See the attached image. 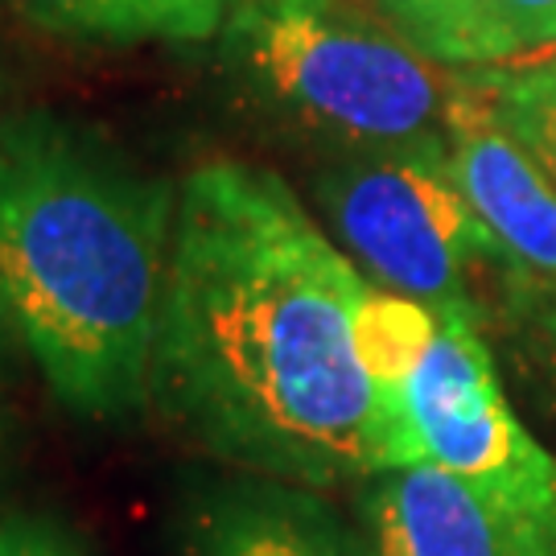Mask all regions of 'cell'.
<instances>
[{"instance_id": "cell-19", "label": "cell", "mask_w": 556, "mask_h": 556, "mask_svg": "<svg viewBox=\"0 0 556 556\" xmlns=\"http://www.w3.org/2000/svg\"><path fill=\"white\" fill-rule=\"evenodd\" d=\"M4 4H9V0H0V9H4Z\"/></svg>"}, {"instance_id": "cell-5", "label": "cell", "mask_w": 556, "mask_h": 556, "mask_svg": "<svg viewBox=\"0 0 556 556\" xmlns=\"http://www.w3.org/2000/svg\"><path fill=\"white\" fill-rule=\"evenodd\" d=\"M376 417L383 470L429 462L495 516L519 556H556V457L511 413L478 326L441 318Z\"/></svg>"}, {"instance_id": "cell-9", "label": "cell", "mask_w": 556, "mask_h": 556, "mask_svg": "<svg viewBox=\"0 0 556 556\" xmlns=\"http://www.w3.org/2000/svg\"><path fill=\"white\" fill-rule=\"evenodd\" d=\"M46 34L83 41H215L227 0H9Z\"/></svg>"}, {"instance_id": "cell-20", "label": "cell", "mask_w": 556, "mask_h": 556, "mask_svg": "<svg viewBox=\"0 0 556 556\" xmlns=\"http://www.w3.org/2000/svg\"><path fill=\"white\" fill-rule=\"evenodd\" d=\"M227 4H236V0H227Z\"/></svg>"}, {"instance_id": "cell-14", "label": "cell", "mask_w": 556, "mask_h": 556, "mask_svg": "<svg viewBox=\"0 0 556 556\" xmlns=\"http://www.w3.org/2000/svg\"><path fill=\"white\" fill-rule=\"evenodd\" d=\"M498 17L519 54L556 46V0H498Z\"/></svg>"}, {"instance_id": "cell-4", "label": "cell", "mask_w": 556, "mask_h": 556, "mask_svg": "<svg viewBox=\"0 0 556 556\" xmlns=\"http://www.w3.org/2000/svg\"><path fill=\"white\" fill-rule=\"evenodd\" d=\"M309 202L363 277L445 321H486L482 280L519 293L528 277L475 215L445 137L318 157Z\"/></svg>"}, {"instance_id": "cell-13", "label": "cell", "mask_w": 556, "mask_h": 556, "mask_svg": "<svg viewBox=\"0 0 556 556\" xmlns=\"http://www.w3.org/2000/svg\"><path fill=\"white\" fill-rule=\"evenodd\" d=\"M0 556H91L83 536L59 516L17 511L0 519Z\"/></svg>"}, {"instance_id": "cell-18", "label": "cell", "mask_w": 556, "mask_h": 556, "mask_svg": "<svg viewBox=\"0 0 556 556\" xmlns=\"http://www.w3.org/2000/svg\"><path fill=\"white\" fill-rule=\"evenodd\" d=\"M367 4H371V9H376V4H379V0H367Z\"/></svg>"}, {"instance_id": "cell-11", "label": "cell", "mask_w": 556, "mask_h": 556, "mask_svg": "<svg viewBox=\"0 0 556 556\" xmlns=\"http://www.w3.org/2000/svg\"><path fill=\"white\" fill-rule=\"evenodd\" d=\"M438 330L441 318L429 305L404 298V293H392V289H379L367 280V289L355 305V351L367 379H371L376 404L392 396L408 379V371L429 351Z\"/></svg>"}, {"instance_id": "cell-2", "label": "cell", "mask_w": 556, "mask_h": 556, "mask_svg": "<svg viewBox=\"0 0 556 556\" xmlns=\"http://www.w3.org/2000/svg\"><path fill=\"white\" fill-rule=\"evenodd\" d=\"M178 181L100 128L13 108L0 119V326L71 417L149 408Z\"/></svg>"}, {"instance_id": "cell-17", "label": "cell", "mask_w": 556, "mask_h": 556, "mask_svg": "<svg viewBox=\"0 0 556 556\" xmlns=\"http://www.w3.org/2000/svg\"><path fill=\"white\" fill-rule=\"evenodd\" d=\"M4 342H9V334H4V326H0V376H4Z\"/></svg>"}, {"instance_id": "cell-15", "label": "cell", "mask_w": 556, "mask_h": 556, "mask_svg": "<svg viewBox=\"0 0 556 556\" xmlns=\"http://www.w3.org/2000/svg\"><path fill=\"white\" fill-rule=\"evenodd\" d=\"M528 298L540 305V330H544V338H548V346H553V355H556V285H553V293H532V289H528Z\"/></svg>"}, {"instance_id": "cell-12", "label": "cell", "mask_w": 556, "mask_h": 556, "mask_svg": "<svg viewBox=\"0 0 556 556\" xmlns=\"http://www.w3.org/2000/svg\"><path fill=\"white\" fill-rule=\"evenodd\" d=\"M475 79L507 137L556 186V46L536 50L532 59L478 66Z\"/></svg>"}, {"instance_id": "cell-8", "label": "cell", "mask_w": 556, "mask_h": 556, "mask_svg": "<svg viewBox=\"0 0 556 556\" xmlns=\"http://www.w3.org/2000/svg\"><path fill=\"white\" fill-rule=\"evenodd\" d=\"M355 516L376 556H519L495 516L429 462L363 478Z\"/></svg>"}, {"instance_id": "cell-7", "label": "cell", "mask_w": 556, "mask_h": 556, "mask_svg": "<svg viewBox=\"0 0 556 556\" xmlns=\"http://www.w3.org/2000/svg\"><path fill=\"white\" fill-rule=\"evenodd\" d=\"M454 174L495 243L528 277L556 285V186L498 124L475 71H462L445 119Z\"/></svg>"}, {"instance_id": "cell-16", "label": "cell", "mask_w": 556, "mask_h": 556, "mask_svg": "<svg viewBox=\"0 0 556 556\" xmlns=\"http://www.w3.org/2000/svg\"><path fill=\"white\" fill-rule=\"evenodd\" d=\"M13 108H9V71H4V62H0V119L9 116Z\"/></svg>"}, {"instance_id": "cell-3", "label": "cell", "mask_w": 556, "mask_h": 556, "mask_svg": "<svg viewBox=\"0 0 556 556\" xmlns=\"http://www.w3.org/2000/svg\"><path fill=\"white\" fill-rule=\"evenodd\" d=\"M215 62L252 116L318 157L445 137L462 83L367 0H236Z\"/></svg>"}, {"instance_id": "cell-10", "label": "cell", "mask_w": 556, "mask_h": 556, "mask_svg": "<svg viewBox=\"0 0 556 556\" xmlns=\"http://www.w3.org/2000/svg\"><path fill=\"white\" fill-rule=\"evenodd\" d=\"M376 9L425 59L450 71L498 66L519 54L498 17V0H379Z\"/></svg>"}, {"instance_id": "cell-6", "label": "cell", "mask_w": 556, "mask_h": 556, "mask_svg": "<svg viewBox=\"0 0 556 556\" xmlns=\"http://www.w3.org/2000/svg\"><path fill=\"white\" fill-rule=\"evenodd\" d=\"M174 556H376V548L358 516L326 491L223 470L181 495Z\"/></svg>"}, {"instance_id": "cell-1", "label": "cell", "mask_w": 556, "mask_h": 556, "mask_svg": "<svg viewBox=\"0 0 556 556\" xmlns=\"http://www.w3.org/2000/svg\"><path fill=\"white\" fill-rule=\"evenodd\" d=\"M367 277L277 169L199 161L178 181L149 408L227 470L355 491L383 470L355 351Z\"/></svg>"}]
</instances>
